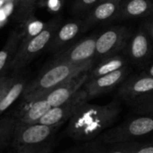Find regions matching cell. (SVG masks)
Here are the masks:
<instances>
[{"label": "cell", "mask_w": 153, "mask_h": 153, "mask_svg": "<svg viewBox=\"0 0 153 153\" xmlns=\"http://www.w3.org/2000/svg\"><path fill=\"white\" fill-rule=\"evenodd\" d=\"M149 33L139 30L131 39L128 46V55L134 62H143L148 58L152 52Z\"/></svg>", "instance_id": "obj_14"}, {"label": "cell", "mask_w": 153, "mask_h": 153, "mask_svg": "<svg viewBox=\"0 0 153 153\" xmlns=\"http://www.w3.org/2000/svg\"><path fill=\"white\" fill-rule=\"evenodd\" d=\"M148 33L151 36V38L153 39V20L151 21L148 24Z\"/></svg>", "instance_id": "obj_29"}, {"label": "cell", "mask_w": 153, "mask_h": 153, "mask_svg": "<svg viewBox=\"0 0 153 153\" xmlns=\"http://www.w3.org/2000/svg\"><path fill=\"white\" fill-rule=\"evenodd\" d=\"M128 74L129 68L125 66L113 73L89 79L83 86V89L87 92L88 99L91 100L97 98L114 90L125 81Z\"/></svg>", "instance_id": "obj_9"}, {"label": "cell", "mask_w": 153, "mask_h": 153, "mask_svg": "<svg viewBox=\"0 0 153 153\" xmlns=\"http://www.w3.org/2000/svg\"><path fill=\"white\" fill-rule=\"evenodd\" d=\"M58 126L42 124L24 125L17 123L13 134V143L18 153H45L49 141Z\"/></svg>", "instance_id": "obj_3"}, {"label": "cell", "mask_w": 153, "mask_h": 153, "mask_svg": "<svg viewBox=\"0 0 153 153\" xmlns=\"http://www.w3.org/2000/svg\"><path fill=\"white\" fill-rule=\"evenodd\" d=\"M15 81L16 79L13 77H5V76L0 77V100H2L4 95L6 93V91L9 90V88L13 84Z\"/></svg>", "instance_id": "obj_26"}, {"label": "cell", "mask_w": 153, "mask_h": 153, "mask_svg": "<svg viewBox=\"0 0 153 153\" xmlns=\"http://www.w3.org/2000/svg\"><path fill=\"white\" fill-rule=\"evenodd\" d=\"M133 108L138 115L153 117V94L133 104Z\"/></svg>", "instance_id": "obj_21"}, {"label": "cell", "mask_w": 153, "mask_h": 153, "mask_svg": "<svg viewBox=\"0 0 153 153\" xmlns=\"http://www.w3.org/2000/svg\"><path fill=\"white\" fill-rule=\"evenodd\" d=\"M36 2L37 0H20L17 4V18L20 21L29 18L34 9Z\"/></svg>", "instance_id": "obj_23"}, {"label": "cell", "mask_w": 153, "mask_h": 153, "mask_svg": "<svg viewBox=\"0 0 153 153\" xmlns=\"http://www.w3.org/2000/svg\"><path fill=\"white\" fill-rule=\"evenodd\" d=\"M84 30V21H72L65 23L57 29L53 39L48 44V49L56 51L71 42Z\"/></svg>", "instance_id": "obj_13"}, {"label": "cell", "mask_w": 153, "mask_h": 153, "mask_svg": "<svg viewBox=\"0 0 153 153\" xmlns=\"http://www.w3.org/2000/svg\"><path fill=\"white\" fill-rule=\"evenodd\" d=\"M96 40L97 36L85 38L68 48L59 52L53 62L82 63L91 59H95Z\"/></svg>", "instance_id": "obj_10"}, {"label": "cell", "mask_w": 153, "mask_h": 153, "mask_svg": "<svg viewBox=\"0 0 153 153\" xmlns=\"http://www.w3.org/2000/svg\"><path fill=\"white\" fill-rule=\"evenodd\" d=\"M58 28L59 19L52 20L45 24L38 33L22 40L8 69L17 71L28 65L36 56L48 46Z\"/></svg>", "instance_id": "obj_5"}, {"label": "cell", "mask_w": 153, "mask_h": 153, "mask_svg": "<svg viewBox=\"0 0 153 153\" xmlns=\"http://www.w3.org/2000/svg\"><path fill=\"white\" fill-rule=\"evenodd\" d=\"M134 153H153V141L146 143H141Z\"/></svg>", "instance_id": "obj_27"}, {"label": "cell", "mask_w": 153, "mask_h": 153, "mask_svg": "<svg viewBox=\"0 0 153 153\" xmlns=\"http://www.w3.org/2000/svg\"><path fill=\"white\" fill-rule=\"evenodd\" d=\"M88 80L89 72L83 73L56 86L48 91L43 98L48 101L51 107L62 105L72 99L79 91H81Z\"/></svg>", "instance_id": "obj_11"}, {"label": "cell", "mask_w": 153, "mask_h": 153, "mask_svg": "<svg viewBox=\"0 0 153 153\" xmlns=\"http://www.w3.org/2000/svg\"><path fill=\"white\" fill-rule=\"evenodd\" d=\"M153 13L152 0H123L117 15L115 19L122 20L146 16Z\"/></svg>", "instance_id": "obj_16"}, {"label": "cell", "mask_w": 153, "mask_h": 153, "mask_svg": "<svg viewBox=\"0 0 153 153\" xmlns=\"http://www.w3.org/2000/svg\"><path fill=\"white\" fill-rule=\"evenodd\" d=\"M63 0H49V7L54 11H58L62 5Z\"/></svg>", "instance_id": "obj_28"}, {"label": "cell", "mask_w": 153, "mask_h": 153, "mask_svg": "<svg viewBox=\"0 0 153 153\" xmlns=\"http://www.w3.org/2000/svg\"><path fill=\"white\" fill-rule=\"evenodd\" d=\"M14 2H15V4H19V2H20V0H14Z\"/></svg>", "instance_id": "obj_31"}, {"label": "cell", "mask_w": 153, "mask_h": 153, "mask_svg": "<svg viewBox=\"0 0 153 153\" xmlns=\"http://www.w3.org/2000/svg\"><path fill=\"white\" fill-rule=\"evenodd\" d=\"M129 30L123 26L113 27L100 36L96 40V56L104 59L106 57L117 55L127 42Z\"/></svg>", "instance_id": "obj_7"}, {"label": "cell", "mask_w": 153, "mask_h": 153, "mask_svg": "<svg viewBox=\"0 0 153 153\" xmlns=\"http://www.w3.org/2000/svg\"><path fill=\"white\" fill-rule=\"evenodd\" d=\"M153 94V77L143 73L125 80L118 89V96L134 104Z\"/></svg>", "instance_id": "obj_8"}, {"label": "cell", "mask_w": 153, "mask_h": 153, "mask_svg": "<svg viewBox=\"0 0 153 153\" xmlns=\"http://www.w3.org/2000/svg\"><path fill=\"white\" fill-rule=\"evenodd\" d=\"M87 101H89L88 95L85 90L82 88L68 101L62 105L52 107L40 119L39 124L50 126H60L66 120L72 118L78 108Z\"/></svg>", "instance_id": "obj_6"}, {"label": "cell", "mask_w": 153, "mask_h": 153, "mask_svg": "<svg viewBox=\"0 0 153 153\" xmlns=\"http://www.w3.org/2000/svg\"><path fill=\"white\" fill-rule=\"evenodd\" d=\"M106 150H104L99 143L96 141H90L86 142V143L78 149L74 150L72 153H105Z\"/></svg>", "instance_id": "obj_25"}, {"label": "cell", "mask_w": 153, "mask_h": 153, "mask_svg": "<svg viewBox=\"0 0 153 153\" xmlns=\"http://www.w3.org/2000/svg\"><path fill=\"white\" fill-rule=\"evenodd\" d=\"M17 123L16 119L11 117L0 119V148L13 137Z\"/></svg>", "instance_id": "obj_20"}, {"label": "cell", "mask_w": 153, "mask_h": 153, "mask_svg": "<svg viewBox=\"0 0 153 153\" xmlns=\"http://www.w3.org/2000/svg\"><path fill=\"white\" fill-rule=\"evenodd\" d=\"M140 145L141 143L139 142L116 143L112 144L108 150H106L105 153H134Z\"/></svg>", "instance_id": "obj_22"}, {"label": "cell", "mask_w": 153, "mask_h": 153, "mask_svg": "<svg viewBox=\"0 0 153 153\" xmlns=\"http://www.w3.org/2000/svg\"><path fill=\"white\" fill-rule=\"evenodd\" d=\"M123 0H108L99 3L88 13L84 20V30L95 24L115 19Z\"/></svg>", "instance_id": "obj_12"}, {"label": "cell", "mask_w": 153, "mask_h": 153, "mask_svg": "<svg viewBox=\"0 0 153 153\" xmlns=\"http://www.w3.org/2000/svg\"><path fill=\"white\" fill-rule=\"evenodd\" d=\"M125 66H126V60L119 55H114L106 57L102 59V61L93 69L91 68V70L89 72V79H93L104 74L113 73Z\"/></svg>", "instance_id": "obj_18"}, {"label": "cell", "mask_w": 153, "mask_h": 153, "mask_svg": "<svg viewBox=\"0 0 153 153\" xmlns=\"http://www.w3.org/2000/svg\"><path fill=\"white\" fill-rule=\"evenodd\" d=\"M51 108L48 101L44 98L27 102V105L21 112L17 121L18 123L24 125L39 124L40 119Z\"/></svg>", "instance_id": "obj_15"}, {"label": "cell", "mask_w": 153, "mask_h": 153, "mask_svg": "<svg viewBox=\"0 0 153 153\" xmlns=\"http://www.w3.org/2000/svg\"><path fill=\"white\" fill-rule=\"evenodd\" d=\"M153 134V117L138 115L131 117L120 125L108 129L100 134V142L105 144L138 142Z\"/></svg>", "instance_id": "obj_4"}, {"label": "cell", "mask_w": 153, "mask_h": 153, "mask_svg": "<svg viewBox=\"0 0 153 153\" xmlns=\"http://www.w3.org/2000/svg\"><path fill=\"white\" fill-rule=\"evenodd\" d=\"M22 33L14 30L11 33L5 44L0 50V77L4 72L9 68L10 64L15 56V54L22 43Z\"/></svg>", "instance_id": "obj_17"}, {"label": "cell", "mask_w": 153, "mask_h": 153, "mask_svg": "<svg viewBox=\"0 0 153 153\" xmlns=\"http://www.w3.org/2000/svg\"><path fill=\"white\" fill-rule=\"evenodd\" d=\"M100 0H76L73 10L75 13H83L90 12L95 5L99 4Z\"/></svg>", "instance_id": "obj_24"}, {"label": "cell", "mask_w": 153, "mask_h": 153, "mask_svg": "<svg viewBox=\"0 0 153 153\" xmlns=\"http://www.w3.org/2000/svg\"><path fill=\"white\" fill-rule=\"evenodd\" d=\"M94 63L95 59L82 63L52 62L46 70L24 89V100L30 102L43 98L56 86L83 73L90 72Z\"/></svg>", "instance_id": "obj_2"}, {"label": "cell", "mask_w": 153, "mask_h": 153, "mask_svg": "<svg viewBox=\"0 0 153 153\" xmlns=\"http://www.w3.org/2000/svg\"><path fill=\"white\" fill-rule=\"evenodd\" d=\"M104 1H108V0H100L99 3H101V2H104Z\"/></svg>", "instance_id": "obj_32"}, {"label": "cell", "mask_w": 153, "mask_h": 153, "mask_svg": "<svg viewBox=\"0 0 153 153\" xmlns=\"http://www.w3.org/2000/svg\"><path fill=\"white\" fill-rule=\"evenodd\" d=\"M121 111V105L116 100L103 105L87 101L69 119L67 134L75 141H92L117 121Z\"/></svg>", "instance_id": "obj_1"}, {"label": "cell", "mask_w": 153, "mask_h": 153, "mask_svg": "<svg viewBox=\"0 0 153 153\" xmlns=\"http://www.w3.org/2000/svg\"><path fill=\"white\" fill-rule=\"evenodd\" d=\"M145 74H149L150 76L153 77V64L152 65H151L148 67L147 71H145Z\"/></svg>", "instance_id": "obj_30"}, {"label": "cell", "mask_w": 153, "mask_h": 153, "mask_svg": "<svg viewBox=\"0 0 153 153\" xmlns=\"http://www.w3.org/2000/svg\"><path fill=\"white\" fill-rule=\"evenodd\" d=\"M25 89V82L23 80H16L9 88L6 93L0 100V115L6 111L23 93Z\"/></svg>", "instance_id": "obj_19"}]
</instances>
